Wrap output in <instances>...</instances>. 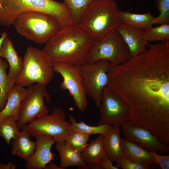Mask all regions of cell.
Wrapping results in <instances>:
<instances>
[{
  "label": "cell",
  "mask_w": 169,
  "mask_h": 169,
  "mask_svg": "<svg viewBox=\"0 0 169 169\" xmlns=\"http://www.w3.org/2000/svg\"><path fill=\"white\" fill-rule=\"evenodd\" d=\"M145 38L146 41H169V23L160 24L156 27H151L145 31Z\"/></svg>",
  "instance_id": "obj_28"
},
{
  "label": "cell",
  "mask_w": 169,
  "mask_h": 169,
  "mask_svg": "<svg viewBox=\"0 0 169 169\" xmlns=\"http://www.w3.org/2000/svg\"><path fill=\"white\" fill-rule=\"evenodd\" d=\"M16 168V165L11 162L6 164H0V169H15Z\"/></svg>",
  "instance_id": "obj_34"
},
{
  "label": "cell",
  "mask_w": 169,
  "mask_h": 169,
  "mask_svg": "<svg viewBox=\"0 0 169 169\" xmlns=\"http://www.w3.org/2000/svg\"><path fill=\"white\" fill-rule=\"evenodd\" d=\"M123 136L144 149L158 153L168 154L169 146L158 140L147 129L129 121L121 126Z\"/></svg>",
  "instance_id": "obj_13"
},
{
  "label": "cell",
  "mask_w": 169,
  "mask_h": 169,
  "mask_svg": "<svg viewBox=\"0 0 169 169\" xmlns=\"http://www.w3.org/2000/svg\"><path fill=\"white\" fill-rule=\"evenodd\" d=\"M120 127L112 126L109 133L104 137L106 155L112 163L125 156L121 145Z\"/></svg>",
  "instance_id": "obj_21"
},
{
  "label": "cell",
  "mask_w": 169,
  "mask_h": 169,
  "mask_svg": "<svg viewBox=\"0 0 169 169\" xmlns=\"http://www.w3.org/2000/svg\"><path fill=\"white\" fill-rule=\"evenodd\" d=\"M53 64L54 72L59 74L63 78L60 88L69 91L76 108L79 111L84 112L88 106V101L80 67L62 63Z\"/></svg>",
  "instance_id": "obj_11"
},
{
  "label": "cell",
  "mask_w": 169,
  "mask_h": 169,
  "mask_svg": "<svg viewBox=\"0 0 169 169\" xmlns=\"http://www.w3.org/2000/svg\"><path fill=\"white\" fill-rule=\"evenodd\" d=\"M94 0H63L68 8L74 25H79L86 11Z\"/></svg>",
  "instance_id": "obj_24"
},
{
  "label": "cell",
  "mask_w": 169,
  "mask_h": 169,
  "mask_svg": "<svg viewBox=\"0 0 169 169\" xmlns=\"http://www.w3.org/2000/svg\"><path fill=\"white\" fill-rule=\"evenodd\" d=\"M118 6L114 0H94L79 24L95 41L116 29L120 22Z\"/></svg>",
  "instance_id": "obj_4"
},
{
  "label": "cell",
  "mask_w": 169,
  "mask_h": 169,
  "mask_svg": "<svg viewBox=\"0 0 169 169\" xmlns=\"http://www.w3.org/2000/svg\"><path fill=\"white\" fill-rule=\"evenodd\" d=\"M8 36L7 33L6 32H3L1 34L0 37V62L2 59L1 58V49L3 42L5 38Z\"/></svg>",
  "instance_id": "obj_35"
},
{
  "label": "cell",
  "mask_w": 169,
  "mask_h": 169,
  "mask_svg": "<svg viewBox=\"0 0 169 169\" xmlns=\"http://www.w3.org/2000/svg\"><path fill=\"white\" fill-rule=\"evenodd\" d=\"M95 41L79 25L60 29L45 44L42 50L53 63L80 67L87 62Z\"/></svg>",
  "instance_id": "obj_2"
},
{
  "label": "cell",
  "mask_w": 169,
  "mask_h": 169,
  "mask_svg": "<svg viewBox=\"0 0 169 169\" xmlns=\"http://www.w3.org/2000/svg\"><path fill=\"white\" fill-rule=\"evenodd\" d=\"M111 67L110 62L106 60L87 62L80 67L87 95L98 107L101 101L103 89L108 84L109 72Z\"/></svg>",
  "instance_id": "obj_9"
},
{
  "label": "cell",
  "mask_w": 169,
  "mask_h": 169,
  "mask_svg": "<svg viewBox=\"0 0 169 169\" xmlns=\"http://www.w3.org/2000/svg\"><path fill=\"white\" fill-rule=\"evenodd\" d=\"M131 57L128 47L115 29L95 42L88 55L87 62L106 60L112 66H115L125 62Z\"/></svg>",
  "instance_id": "obj_8"
},
{
  "label": "cell",
  "mask_w": 169,
  "mask_h": 169,
  "mask_svg": "<svg viewBox=\"0 0 169 169\" xmlns=\"http://www.w3.org/2000/svg\"><path fill=\"white\" fill-rule=\"evenodd\" d=\"M154 161V164L159 166L162 169H169V155H162L154 151H150Z\"/></svg>",
  "instance_id": "obj_32"
},
{
  "label": "cell",
  "mask_w": 169,
  "mask_h": 169,
  "mask_svg": "<svg viewBox=\"0 0 169 169\" xmlns=\"http://www.w3.org/2000/svg\"><path fill=\"white\" fill-rule=\"evenodd\" d=\"M46 85L36 83L28 87L27 94L21 103L17 121L19 130L34 119L49 113L44 101L45 98L48 102L51 100Z\"/></svg>",
  "instance_id": "obj_10"
},
{
  "label": "cell",
  "mask_w": 169,
  "mask_h": 169,
  "mask_svg": "<svg viewBox=\"0 0 169 169\" xmlns=\"http://www.w3.org/2000/svg\"><path fill=\"white\" fill-rule=\"evenodd\" d=\"M125 62L112 66L108 87L129 106V121L169 142V41L149 44Z\"/></svg>",
  "instance_id": "obj_1"
},
{
  "label": "cell",
  "mask_w": 169,
  "mask_h": 169,
  "mask_svg": "<svg viewBox=\"0 0 169 169\" xmlns=\"http://www.w3.org/2000/svg\"><path fill=\"white\" fill-rule=\"evenodd\" d=\"M155 2L160 13L155 17L153 24L169 23V0H155Z\"/></svg>",
  "instance_id": "obj_30"
},
{
  "label": "cell",
  "mask_w": 169,
  "mask_h": 169,
  "mask_svg": "<svg viewBox=\"0 0 169 169\" xmlns=\"http://www.w3.org/2000/svg\"><path fill=\"white\" fill-rule=\"evenodd\" d=\"M28 89L15 84L9 91L7 102L0 112V121L6 117L12 115L17 121L21 103L26 95Z\"/></svg>",
  "instance_id": "obj_17"
},
{
  "label": "cell",
  "mask_w": 169,
  "mask_h": 169,
  "mask_svg": "<svg viewBox=\"0 0 169 169\" xmlns=\"http://www.w3.org/2000/svg\"><path fill=\"white\" fill-rule=\"evenodd\" d=\"M69 118L70 122L72 124L74 130L81 131L90 136L99 134L105 136L109 133L112 127V125L107 124L90 126L86 124L83 120L77 122L71 115H69Z\"/></svg>",
  "instance_id": "obj_26"
},
{
  "label": "cell",
  "mask_w": 169,
  "mask_h": 169,
  "mask_svg": "<svg viewBox=\"0 0 169 169\" xmlns=\"http://www.w3.org/2000/svg\"><path fill=\"white\" fill-rule=\"evenodd\" d=\"M108 157L106 155L100 162V169H119L116 166H114Z\"/></svg>",
  "instance_id": "obj_33"
},
{
  "label": "cell",
  "mask_w": 169,
  "mask_h": 169,
  "mask_svg": "<svg viewBox=\"0 0 169 169\" xmlns=\"http://www.w3.org/2000/svg\"><path fill=\"white\" fill-rule=\"evenodd\" d=\"M8 63L1 59L0 62V112L5 106L8 93L15 84V81L9 78L6 74Z\"/></svg>",
  "instance_id": "obj_25"
},
{
  "label": "cell",
  "mask_w": 169,
  "mask_h": 169,
  "mask_svg": "<svg viewBox=\"0 0 169 169\" xmlns=\"http://www.w3.org/2000/svg\"><path fill=\"white\" fill-rule=\"evenodd\" d=\"M118 15L120 23L144 31L153 26V22L155 17L149 11L142 14L119 11Z\"/></svg>",
  "instance_id": "obj_23"
},
{
  "label": "cell",
  "mask_w": 169,
  "mask_h": 169,
  "mask_svg": "<svg viewBox=\"0 0 169 169\" xmlns=\"http://www.w3.org/2000/svg\"><path fill=\"white\" fill-rule=\"evenodd\" d=\"M30 11L48 14L59 22L61 28L72 24L69 11L64 3L55 0H0V25H14L19 16Z\"/></svg>",
  "instance_id": "obj_3"
},
{
  "label": "cell",
  "mask_w": 169,
  "mask_h": 169,
  "mask_svg": "<svg viewBox=\"0 0 169 169\" xmlns=\"http://www.w3.org/2000/svg\"><path fill=\"white\" fill-rule=\"evenodd\" d=\"M17 120L12 115L7 116L0 121V137L3 138L7 144L11 145V141L19 131Z\"/></svg>",
  "instance_id": "obj_27"
},
{
  "label": "cell",
  "mask_w": 169,
  "mask_h": 169,
  "mask_svg": "<svg viewBox=\"0 0 169 169\" xmlns=\"http://www.w3.org/2000/svg\"><path fill=\"white\" fill-rule=\"evenodd\" d=\"M22 129L34 137L42 135L50 136L56 142H64L68 135L74 130L72 124L66 120L64 111L59 107L54 108L50 114L34 119Z\"/></svg>",
  "instance_id": "obj_7"
},
{
  "label": "cell",
  "mask_w": 169,
  "mask_h": 169,
  "mask_svg": "<svg viewBox=\"0 0 169 169\" xmlns=\"http://www.w3.org/2000/svg\"><path fill=\"white\" fill-rule=\"evenodd\" d=\"M116 30L128 47L131 57L137 55L147 47L149 43L145 38V31L120 23Z\"/></svg>",
  "instance_id": "obj_15"
},
{
  "label": "cell",
  "mask_w": 169,
  "mask_h": 169,
  "mask_svg": "<svg viewBox=\"0 0 169 169\" xmlns=\"http://www.w3.org/2000/svg\"><path fill=\"white\" fill-rule=\"evenodd\" d=\"M104 136L100 135L92 140L81 152L85 163V169H100V162L106 155L104 144Z\"/></svg>",
  "instance_id": "obj_16"
},
{
  "label": "cell",
  "mask_w": 169,
  "mask_h": 169,
  "mask_svg": "<svg viewBox=\"0 0 169 169\" xmlns=\"http://www.w3.org/2000/svg\"><path fill=\"white\" fill-rule=\"evenodd\" d=\"M14 25L21 36L41 44H45L61 29L59 22L54 18L35 11L22 13Z\"/></svg>",
  "instance_id": "obj_6"
},
{
  "label": "cell",
  "mask_w": 169,
  "mask_h": 169,
  "mask_svg": "<svg viewBox=\"0 0 169 169\" xmlns=\"http://www.w3.org/2000/svg\"><path fill=\"white\" fill-rule=\"evenodd\" d=\"M99 108L100 117L98 124H107L121 127L130 120L129 106L108 86L103 89Z\"/></svg>",
  "instance_id": "obj_12"
},
{
  "label": "cell",
  "mask_w": 169,
  "mask_h": 169,
  "mask_svg": "<svg viewBox=\"0 0 169 169\" xmlns=\"http://www.w3.org/2000/svg\"><path fill=\"white\" fill-rule=\"evenodd\" d=\"M21 70L15 84L30 87L35 83L46 85L52 79L54 72L53 63L42 49L32 46L26 49Z\"/></svg>",
  "instance_id": "obj_5"
},
{
  "label": "cell",
  "mask_w": 169,
  "mask_h": 169,
  "mask_svg": "<svg viewBox=\"0 0 169 169\" xmlns=\"http://www.w3.org/2000/svg\"><path fill=\"white\" fill-rule=\"evenodd\" d=\"M121 143L126 157L150 166L154 164L153 157L149 151L125 137L121 138Z\"/></svg>",
  "instance_id": "obj_22"
},
{
  "label": "cell",
  "mask_w": 169,
  "mask_h": 169,
  "mask_svg": "<svg viewBox=\"0 0 169 169\" xmlns=\"http://www.w3.org/2000/svg\"><path fill=\"white\" fill-rule=\"evenodd\" d=\"M6 59L9 67L7 74L8 77L15 81L22 69L23 59L19 56L11 40L6 37L4 39L1 49V57Z\"/></svg>",
  "instance_id": "obj_19"
},
{
  "label": "cell",
  "mask_w": 169,
  "mask_h": 169,
  "mask_svg": "<svg viewBox=\"0 0 169 169\" xmlns=\"http://www.w3.org/2000/svg\"><path fill=\"white\" fill-rule=\"evenodd\" d=\"M35 137L36 147L34 152L26 161L25 166L27 169H45L48 163L56 159L51 151L56 141L52 136L47 135H40Z\"/></svg>",
  "instance_id": "obj_14"
},
{
  "label": "cell",
  "mask_w": 169,
  "mask_h": 169,
  "mask_svg": "<svg viewBox=\"0 0 169 169\" xmlns=\"http://www.w3.org/2000/svg\"><path fill=\"white\" fill-rule=\"evenodd\" d=\"M45 169H60V168L59 166L51 161L47 165Z\"/></svg>",
  "instance_id": "obj_36"
},
{
  "label": "cell",
  "mask_w": 169,
  "mask_h": 169,
  "mask_svg": "<svg viewBox=\"0 0 169 169\" xmlns=\"http://www.w3.org/2000/svg\"><path fill=\"white\" fill-rule=\"evenodd\" d=\"M90 136L82 132L74 130L68 135L64 142L81 152L87 146Z\"/></svg>",
  "instance_id": "obj_29"
},
{
  "label": "cell",
  "mask_w": 169,
  "mask_h": 169,
  "mask_svg": "<svg viewBox=\"0 0 169 169\" xmlns=\"http://www.w3.org/2000/svg\"><path fill=\"white\" fill-rule=\"evenodd\" d=\"M55 147L60 159L59 166L60 169H65L69 166H77L80 169H85V163L81 152L76 150L64 142H56Z\"/></svg>",
  "instance_id": "obj_20"
},
{
  "label": "cell",
  "mask_w": 169,
  "mask_h": 169,
  "mask_svg": "<svg viewBox=\"0 0 169 169\" xmlns=\"http://www.w3.org/2000/svg\"><path fill=\"white\" fill-rule=\"evenodd\" d=\"M116 166L122 169H149L150 166L124 156L115 162Z\"/></svg>",
  "instance_id": "obj_31"
},
{
  "label": "cell",
  "mask_w": 169,
  "mask_h": 169,
  "mask_svg": "<svg viewBox=\"0 0 169 169\" xmlns=\"http://www.w3.org/2000/svg\"><path fill=\"white\" fill-rule=\"evenodd\" d=\"M31 134L27 130L22 129L12 139V154L17 156L26 161L34 153L36 147V142L31 141Z\"/></svg>",
  "instance_id": "obj_18"
}]
</instances>
